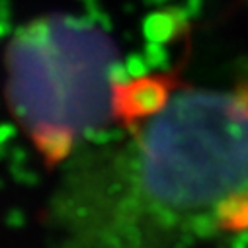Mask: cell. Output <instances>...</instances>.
<instances>
[{
	"mask_svg": "<svg viewBox=\"0 0 248 248\" xmlns=\"http://www.w3.org/2000/svg\"><path fill=\"white\" fill-rule=\"evenodd\" d=\"M143 192L168 209H205L248 190V82L182 90L139 141Z\"/></svg>",
	"mask_w": 248,
	"mask_h": 248,
	"instance_id": "6da1fadb",
	"label": "cell"
},
{
	"mask_svg": "<svg viewBox=\"0 0 248 248\" xmlns=\"http://www.w3.org/2000/svg\"><path fill=\"white\" fill-rule=\"evenodd\" d=\"M8 160L10 164H26L28 160V151L22 147H10L8 151Z\"/></svg>",
	"mask_w": 248,
	"mask_h": 248,
	"instance_id": "ba28073f",
	"label": "cell"
},
{
	"mask_svg": "<svg viewBox=\"0 0 248 248\" xmlns=\"http://www.w3.org/2000/svg\"><path fill=\"white\" fill-rule=\"evenodd\" d=\"M215 217L223 231H248V190L223 198L215 205Z\"/></svg>",
	"mask_w": 248,
	"mask_h": 248,
	"instance_id": "277c9868",
	"label": "cell"
},
{
	"mask_svg": "<svg viewBox=\"0 0 248 248\" xmlns=\"http://www.w3.org/2000/svg\"><path fill=\"white\" fill-rule=\"evenodd\" d=\"M16 135V129L14 125H10V123H2L0 125V145H8Z\"/></svg>",
	"mask_w": 248,
	"mask_h": 248,
	"instance_id": "9c48e42d",
	"label": "cell"
},
{
	"mask_svg": "<svg viewBox=\"0 0 248 248\" xmlns=\"http://www.w3.org/2000/svg\"><path fill=\"white\" fill-rule=\"evenodd\" d=\"M31 141L43 155L47 166H53L69 156L75 147V129L61 123H39L31 131Z\"/></svg>",
	"mask_w": 248,
	"mask_h": 248,
	"instance_id": "3957f363",
	"label": "cell"
},
{
	"mask_svg": "<svg viewBox=\"0 0 248 248\" xmlns=\"http://www.w3.org/2000/svg\"><path fill=\"white\" fill-rule=\"evenodd\" d=\"M229 248H248V232L246 231H240L229 244Z\"/></svg>",
	"mask_w": 248,
	"mask_h": 248,
	"instance_id": "30bf717a",
	"label": "cell"
},
{
	"mask_svg": "<svg viewBox=\"0 0 248 248\" xmlns=\"http://www.w3.org/2000/svg\"><path fill=\"white\" fill-rule=\"evenodd\" d=\"M6 225L10 229H22V227H26V213L22 209H10L6 213Z\"/></svg>",
	"mask_w": 248,
	"mask_h": 248,
	"instance_id": "52a82bcc",
	"label": "cell"
},
{
	"mask_svg": "<svg viewBox=\"0 0 248 248\" xmlns=\"http://www.w3.org/2000/svg\"><path fill=\"white\" fill-rule=\"evenodd\" d=\"M2 188H4V182H2V180H0V190H2Z\"/></svg>",
	"mask_w": 248,
	"mask_h": 248,
	"instance_id": "8fae6325",
	"label": "cell"
},
{
	"mask_svg": "<svg viewBox=\"0 0 248 248\" xmlns=\"http://www.w3.org/2000/svg\"><path fill=\"white\" fill-rule=\"evenodd\" d=\"M10 172H12V178L22 186H37L39 184L37 172L28 168L26 164H10Z\"/></svg>",
	"mask_w": 248,
	"mask_h": 248,
	"instance_id": "8992f818",
	"label": "cell"
},
{
	"mask_svg": "<svg viewBox=\"0 0 248 248\" xmlns=\"http://www.w3.org/2000/svg\"><path fill=\"white\" fill-rule=\"evenodd\" d=\"M192 232L196 234V236H200V238H207V236H211L217 229H219V223H217V217L213 215H198L194 221H192Z\"/></svg>",
	"mask_w": 248,
	"mask_h": 248,
	"instance_id": "5b68a950",
	"label": "cell"
},
{
	"mask_svg": "<svg viewBox=\"0 0 248 248\" xmlns=\"http://www.w3.org/2000/svg\"><path fill=\"white\" fill-rule=\"evenodd\" d=\"M172 82L166 77H137L133 82L115 84L111 94L113 113L131 125L133 121L156 115L170 100Z\"/></svg>",
	"mask_w": 248,
	"mask_h": 248,
	"instance_id": "7a4b0ae2",
	"label": "cell"
}]
</instances>
